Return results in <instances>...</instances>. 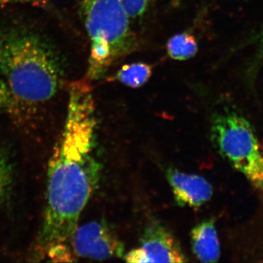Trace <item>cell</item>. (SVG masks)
<instances>
[{"label":"cell","instance_id":"6","mask_svg":"<svg viewBox=\"0 0 263 263\" xmlns=\"http://www.w3.org/2000/svg\"><path fill=\"white\" fill-rule=\"evenodd\" d=\"M128 262H186L188 259L177 240L158 222H152L142 235L140 246L124 254Z\"/></svg>","mask_w":263,"mask_h":263},{"label":"cell","instance_id":"3","mask_svg":"<svg viewBox=\"0 0 263 263\" xmlns=\"http://www.w3.org/2000/svg\"><path fill=\"white\" fill-rule=\"evenodd\" d=\"M91 42L88 77L101 79L117 59L130 52L135 38L122 0H81Z\"/></svg>","mask_w":263,"mask_h":263},{"label":"cell","instance_id":"11","mask_svg":"<svg viewBox=\"0 0 263 263\" xmlns=\"http://www.w3.org/2000/svg\"><path fill=\"white\" fill-rule=\"evenodd\" d=\"M14 181V165L9 152L0 144V205L4 203L11 194Z\"/></svg>","mask_w":263,"mask_h":263},{"label":"cell","instance_id":"5","mask_svg":"<svg viewBox=\"0 0 263 263\" xmlns=\"http://www.w3.org/2000/svg\"><path fill=\"white\" fill-rule=\"evenodd\" d=\"M77 257L105 260L124 257V243L105 221H93L78 226L72 239Z\"/></svg>","mask_w":263,"mask_h":263},{"label":"cell","instance_id":"13","mask_svg":"<svg viewBox=\"0 0 263 263\" xmlns=\"http://www.w3.org/2000/svg\"><path fill=\"white\" fill-rule=\"evenodd\" d=\"M48 0H0V6L12 4L30 5L33 6L46 7Z\"/></svg>","mask_w":263,"mask_h":263},{"label":"cell","instance_id":"4","mask_svg":"<svg viewBox=\"0 0 263 263\" xmlns=\"http://www.w3.org/2000/svg\"><path fill=\"white\" fill-rule=\"evenodd\" d=\"M212 136L219 153L263 191L262 152L250 124L237 114H222L213 122Z\"/></svg>","mask_w":263,"mask_h":263},{"label":"cell","instance_id":"15","mask_svg":"<svg viewBox=\"0 0 263 263\" xmlns=\"http://www.w3.org/2000/svg\"><path fill=\"white\" fill-rule=\"evenodd\" d=\"M181 0H172V3L173 5H174V6H177V5H179L180 3H181Z\"/></svg>","mask_w":263,"mask_h":263},{"label":"cell","instance_id":"7","mask_svg":"<svg viewBox=\"0 0 263 263\" xmlns=\"http://www.w3.org/2000/svg\"><path fill=\"white\" fill-rule=\"evenodd\" d=\"M166 176L175 201L179 206L195 209L202 206L212 198V186L201 176L169 168Z\"/></svg>","mask_w":263,"mask_h":263},{"label":"cell","instance_id":"14","mask_svg":"<svg viewBox=\"0 0 263 263\" xmlns=\"http://www.w3.org/2000/svg\"><path fill=\"white\" fill-rule=\"evenodd\" d=\"M10 95L6 84L0 80V107L9 108Z\"/></svg>","mask_w":263,"mask_h":263},{"label":"cell","instance_id":"8","mask_svg":"<svg viewBox=\"0 0 263 263\" xmlns=\"http://www.w3.org/2000/svg\"><path fill=\"white\" fill-rule=\"evenodd\" d=\"M192 250L202 262H215L220 257V245L215 221L206 219L194 227L190 233Z\"/></svg>","mask_w":263,"mask_h":263},{"label":"cell","instance_id":"1","mask_svg":"<svg viewBox=\"0 0 263 263\" xmlns=\"http://www.w3.org/2000/svg\"><path fill=\"white\" fill-rule=\"evenodd\" d=\"M98 119L89 84L72 83L65 126L48 168L46 207L38 240L40 254L53 262H73L72 239L81 214L98 188Z\"/></svg>","mask_w":263,"mask_h":263},{"label":"cell","instance_id":"10","mask_svg":"<svg viewBox=\"0 0 263 263\" xmlns=\"http://www.w3.org/2000/svg\"><path fill=\"white\" fill-rule=\"evenodd\" d=\"M198 46L196 39L188 32H182L170 38L167 43L169 57L174 60L184 61L196 54Z\"/></svg>","mask_w":263,"mask_h":263},{"label":"cell","instance_id":"9","mask_svg":"<svg viewBox=\"0 0 263 263\" xmlns=\"http://www.w3.org/2000/svg\"><path fill=\"white\" fill-rule=\"evenodd\" d=\"M152 75V67L148 64L138 62L121 67L116 78L129 88L138 89L146 84Z\"/></svg>","mask_w":263,"mask_h":263},{"label":"cell","instance_id":"16","mask_svg":"<svg viewBox=\"0 0 263 263\" xmlns=\"http://www.w3.org/2000/svg\"><path fill=\"white\" fill-rule=\"evenodd\" d=\"M261 152H262V166H263V147L261 148Z\"/></svg>","mask_w":263,"mask_h":263},{"label":"cell","instance_id":"2","mask_svg":"<svg viewBox=\"0 0 263 263\" xmlns=\"http://www.w3.org/2000/svg\"><path fill=\"white\" fill-rule=\"evenodd\" d=\"M63 64L47 37L19 24L0 27V80L9 90V108L35 109L58 91Z\"/></svg>","mask_w":263,"mask_h":263},{"label":"cell","instance_id":"12","mask_svg":"<svg viewBox=\"0 0 263 263\" xmlns=\"http://www.w3.org/2000/svg\"><path fill=\"white\" fill-rule=\"evenodd\" d=\"M152 0H122L129 18H140L146 13Z\"/></svg>","mask_w":263,"mask_h":263}]
</instances>
